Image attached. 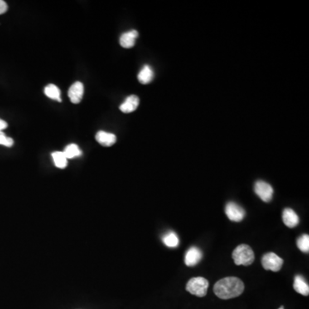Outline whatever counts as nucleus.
Here are the masks:
<instances>
[{"label": "nucleus", "instance_id": "1", "mask_svg": "<svg viewBox=\"0 0 309 309\" xmlns=\"http://www.w3.org/2000/svg\"><path fill=\"white\" fill-rule=\"evenodd\" d=\"M244 289V283L238 277H225L217 282L214 286V293L220 299L229 300L241 296Z\"/></svg>", "mask_w": 309, "mask_h": 309}, {"label": "nucleus", "instance_id": "2", "mask_svg": "<svg viewBox=\"0 0 309 309\" xmlns=\"http://www.w3.org/2000/svg\"><path fill=\"white\" fill-rule=\"evenodd\" d=\"M232 257L236 266H250L255 258L253 249L247 244L238 246L233 252Z\"/></svg>", "mask_w": 309, "mask_h": 309}, {"label": "nucleus", "instance_id": "3", "mask_svg": "<svg viewBox=\"0 0 309 309\" xmlns=\"http://www.w3.org/2000/svg\"><path fill=\"white\" fill-rule=\"evenodd\" d=\"M209 282L204 277H193L186 284V291L194 296L204 297L207 294Z\"/></svg>", "mask_w": 309, "mask_h": 309}, {"label": "nucleus", "instance_id": "4", "mask_svg": "<svg viewBox=\"0 0 309 309\" xmlns=\"http://www.w3.org/2000/svg\"><path fill=\"white\" fill-rule=\"evenodd\" d=\"M283 260L279 256L277 255L274 253H268L264 255L262 258V266L264 269L272 271V272H277L281 270Z\"/></svg>", "mask_w": 309, "mask_h": 309}, {"label": "nucleus", "instance_id": "5", "mask_svg": "<svg viewBox=\"0 0 309 309\" xmlns=\"http://www.w3.org/2000/svg\"><path fill=\"white\" fill-rule=\"evenodd\" d=\"M254 191L264 202L269 203L272 201V196H273V188H272V185L266 181H263V180L257 181L254 185Z\"/></svg>", "mask_w": 309, "mask_h": 309}, {"label": "nucleus", "instance_id": "6", "mask_svg": "<svg viewBox=\"0 0 309 309\" xmlns=\"http://www.w3.org/2000/svg\"><path fill=\"white\" fill-rule=\"evenodd\" d=\"M225 213L229 220L237 222V223L243 220L245 215H246L244 209L234 202H229L227 204L225 207Z\"/></svg>", "mask_w": 309, "mask_h": 309}, {"label": "nucleus", "instance_id": "7", "mask_svg": "<svg viewBox=\"0 0 309 309\" xmlns=\"http://www.w3.org/2000/svg\"><path fill=\"white\" fill-rule=\"evenodd\" d=\"M84 93V84L81 82H76L70 87L68 91V97L70 98V102L74 104H78L83 99Z\"/></svg>", "mask_w": 309, "mask_h": 309}, {"label": "nucleus", "instance_id": "8", "mask_svg": "<svg viewBox=\"0 0 309 309\" xmlns=\"http://www.w3.org/2000/svg\"><path fill=\"white\" fill-rule=\"evenodd\" d=\"M203 257V253L199 247H192L186 252L185 256V263L187 266H194L199 263Z\"/></svg>", "mask_w": 309, "mask_h": 309}, {"label": "nucleus", "instance_id": "9", "mask_svg": "<svg viewBox=\"0 0 309 309\" xmlns=\"http://www.w3.org/2000/svg\"><path fill=\"white\" fill-rule=\"evenodd\" d=\"M138 105H139V98L135 94H132L127 97L126 101L121 104L120 109L124 113H130L134 112Z\"/></svg>", "mask_w": 309, "mask_h": 309}, {"label": "nucleus", "instance_id": "10", "mask_svg": "<svg viewBox=\"0 0 309 309\" xmlns=\"http://www.w3.org/2000/svg\"><path fill=\"white\" fill-rule=\"evenodd\" d=\"M137 37H138V33L137 30H131L129 32L124 33L120 38L121 46L124 49L133 47Z\"/></svg>", "mask_w": 309, "mask_h": 309}, {"label": "nucleus", "instance_id": "11", "mask_svg": "<svg viewBox=\"0 0 309 309\" xmlns=\"http://www.w3.org/2000/svg\"><path fill=\"white\" fill-rule=\"evenodd\" d=\"M282 221L284 223L285 225L289 228H295L298 225L299 217L292 209H285L282 212Z\"/></svg>", "mask_w": 309, "mask_h": 309}, {"label": "nucleus", "instance_id": "12", "mask_svg": "<svg viewBox=\"0 0 309 309\" xmlns=\"http://www.w3.org/2000/svg\"><path fill=\"white\" fill-rule=\"evenodd\" d=\"M96 139L97 142H99L100 145L105 147H110L113 146L116 142V136L113 133H108V132L100 131L97 132L96 136Z\"/></svg>", "mask_w": 309, "mask_h": 309}, {"label": "nucleus", "instance_id": "13", "mask_svg": "<svg viewBox=\"0 0 309 309\" xmlns=\"http://www.w3.org/2000/svg\"><path fill=\"white\" fill-rule=\"evenodd\" d=\"M294 289L297 293L301 294L302 296H307L309 295L308 283L301 275H297L295 277L294 281Z\"/></svg>", "mask_w": 309, "mask_h": 309}, {"label": "nucleus", "instance_id": "14", "mask_svg": "<svg viewBox=\"0 0 309 309\" xmlns=\"http://www.w3.org/2000/svg\"><path fill=\"white\" fill-rule=\"evenodd\" d=\"M153 70L151 69L150 65H147L142 67V70H140V73L137 75V79L139 81L140 84H150L151 81L153 80Z\"/></svg>", "mask_w": 309, "mask_h": 309}, {"label": "nucleus", "instance_id": "15", "mask_svg": "<svg viewBox=\"0 0 309 309\" xmlns=\"http://www.w3.org/2000/svg\"><path fill=\"white\" fill-rule=\"evenodd\" d=\"M45 94L46 97L51 98V99L55 100L58 102H61V98H60V90L59 88L54 85V84H49L44 89Z\"/></svg>", "mask_w": 309, "mask_h": 309}, {"label": "nucleus", "instance_id": "16", "mask_svg": "<svg viewBox=\"0 0 309 309\" xmlns=\"http://www.w3.org/2000/svg\"><path fill=\"white\" fill-rule=\"evenodd\" d=\"M162 242L164 244L166 245L169 247H176L179 246V238L177 234H175V232H169L162 237Z\"/></svg>", "mask_w": 309, "mask_h": 309}, {"label": "nucleus", "instance_id": "17", "mask_svg": "<svg viewBox=\"0 0 309 309\" xmlns=\"http://www.w3.org/2000/svg\"><path fill=\"white\" fill-rule=\"evenodd\" d=\"M52 156H53L54 164H55L56 167L59 168V169H65L67 166L68 159L65 157L64 152L57 151V152H54L52 154Z\"/></svg>", "mask_w": 309, "mask_h": 309}, {"label": "nucleus", "instance_id": "18", "mask_svg": "<svg viewBox=\"0 0 309 309\" xmlns=\"http://www.w3.org/2000/svg\"><path fill=\"white\" fill-rule=\"evenodd\" d=\"M65 157L67 159H73L77 156H81L82 151L79 150L78 146L75 144H70L69 146H66V148L65 149L64 151Z\"/></svg>", "mask_w": 309, "mask_h": 309}, {"label": "nucleus", "instance_id": "19", "mask_svg": "<svg viewBox=\"0 0 309 309\" xmlns=\"http://www.w3.org/2000/svg\"><path fill=\"white\" fill-rule=\"evenodd\" d=\"M297 247L303 253H308L309 251V235L303 234L299 237L297 240Z\"/></svg>", "mask_w": 309, "mask_h": 309}, {"label": "nucleus", "instance_id": "20", "mask_svg": "<svg viewBox=\"0 0 309 309\" xmlns=\"http://www.w3.org/2000/svg\"><path fill=\"white\" fill-rule=\"evenodd\" d=\"M0 145L6 146V147H11V146H13L14 141L11 137H6V134L3 132H0Z\"/></svg>", "mask_w": 309, "mask_h": 309}, {"label": "nucleus", "instance_id": "21", "mask_svg": "<svg viewBox=\"0 0 309 309\" xmlns=\"http://www.w3.org/2000/svg\"><path fill=\"white\" fill-rule=\"evenodd\" d=\"M7 10H8L7 4L5 1H3V0H0V15L6 13Z\"/></svg>", "mask_w": 309, "mask_h": 309}, {"label": "nucleus", "instance_id": "22", "mask_svg": "<svg viewBox=\"0 0 309 309\" xmlns=\"http://www.w3.org/2000/svg\"><path fill=\"white\" fill-rule=\"evenodd\" d=\"M7 127H8V124L6 123V121L0 118V132H2L3 130L6 129Z\"/></svg>", "mask_w": 309, "mask_h": 309}, {"label": "nucleus", "instance_id": "23", "mask_svg": "<svg viewBox=\"0 0 309 309\" xmlns=\"http://www.w3.org/2000/svg\"><path fill=\"white\" fill-rule=\"evenodd\" d=\"M278 309H284V308H283V306H281V307H280V308H278Z\"/></svg>", "mask_w": 309, "mask_h": 309}]
</instances>
